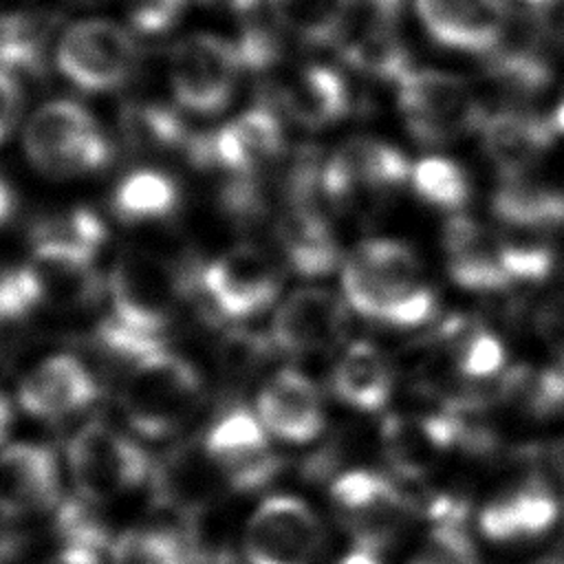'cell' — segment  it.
<instances>
[{
    "mask_svg": "<svg viewBox=\"0 0 564 564\" xmlns=\"http://www.w3.org/2000/svg\"><path fill=\"white\" fill-rule=\"evenodd\" d=\"M341 286L348 306L390 328L427 324L438 308L436 293L421 278V260L401 240L372 238L346 260Z\"/></svg>",
    "mask_w": 564,
    "mask_h": 564,
    "instance_id": "1",
    "label": "cell"
},
{
    "mask_svg": "<svg viewBox=\"0 0 564 564\" xmlns=\"http://www.w3.org/2000/svg\"><path fill=\"white\" fill-rule=\"evenodd\" d=\"M203 383L196 368L159 346L123 370L121 408L143 436L161 438L178 430L196 410Z\"/></svg>",
    "mask_w": 564,
    "mask_h": 564,
    "instance_id": "2",
    "label": "cell"
},
{
    "mask_svg": "<svg viewBox=\"0 0 564 564\" xmlns=\"http://www.w3.org/2000/svg\"><path fill=\"white\" fill-rule=\"evenodd\" d=\"M24 152L48 176H79L108 165L112 145L90 110L73 99L40 106L24 126Z\"/></svg>",
    "mask_w": 564,
    "mask_h": 564,
    "instance_id": "3",
    "label": "cell"
},
{
    "mask_svg": "<svg viewBox=\"0 0 564 564\" xmlns=\"http://www.w3.org/2000/svg\"><path fill=\"white\" fill-rule=\"evenodd\" d=\"M53 57L68 84L99 95L132 82L141 51L130 26L108 18H84L62 31Z\"/></svg>",
    "mask_w": 564,
    "mask_h": 564,
    "instance_id": "4",
    "label": "cell"
},
{
    "mask_svg": "<svg viewBox=\"0 0 564 564\" xmlns=\"http://www.w3.org/2000/svg\"><path fill=\"white\" fill-rule=\"evenodd\" d=\"M397 104L408 132L423 145L452 143L480 130L487 117L465 79L436 68H410L397 82Z\"/></svg>",
    "mask_w": 564,
    "mask_h": 564,
    "instance_id": "5",
    "label": "cell"
},
{
    "mask_svg": "<svg viewBox=\"0 0 564 564\" xmlns=\"http://www.w3.org/2000/svg\"><path fill=\"white\" fill-rule=\"evenodd\" d=\"M192 278L194 271L178 269L161 256L128 251L115 262L108 280L112 317L132 330L159 337L176 317Z\"/></svg>",
    "mask_w": 564,
    "mask_h": 564,
    "instance_id": "6",
    "label": "cell"
},
{
    "mask_svg": "<svg viewBox=\"0 0 564 564\" xmlns=\"http://www.w3.org/2000/svg\"><path fill=\"white\" fill-rule=\"evenodd\" d=\"M242 70L236 42L207 31L178 40L167 59L172 95L178 108L194 115L223 112L234 99Z\"/></svg>",
    "mask_w": 564,
    "mask_h": 564,
    "instance_id": "7",
    "label": "cell"
},
{
    "mask_svg": "<svg viewBox=\"0 0 564 564\" xmlns=\"http://www.w3.org/2000/svg\"><path fill=\"white\" fill-rule=\"evenodd\" d=\"M280 269L253 245H236L194 269L192 286L214 317L240 322L262 313L280 291Z\"/></svg>",
    "mask_w": 564,
    "mask_h": 564,
    "instance_id": "8",
    "label": "cell"
},
{
    "mask_svg": "<svg viewBox=\"0 0 564 564\" xmlns=\"http://www.w3.org/2000/svg\"><path fill=\"white\" fill-rule=\"evenodd\" d=\"M330 502L355 546L372 553L388 549L414 516L403 485L368 469L337 476L330 485Z\"/></svg>",
    "mask_w": 564,
    "mask_h": 564,
    "instance_id": "9",
    "label": "cell"
},
{
    "mask_svg": "<svg viewBox=\"0 0 564 564\" xmlns=\"http://www.w3.org/2000/svg\"><path fill=\"white\" fill-rule=\"evenodd\" d=\"M68 469L79 496L104 502L137 489L152 471L148 454L115 427L93 421L68 443Z\"/></svg>",
    "mask_w": 564,
    "mask_h": 564,
    "instance_id": "10",
    "label": "cell"
},
{
    "mask_svg": "<svg viewBox=\"0 0 564 564\" xmlns=\"http://www.w3.org/2000/svg\"><path fill=\"white\" fill-rule=\"evenodd\" d=\"M286 141L282 121L271 106L240 112L214 132L196 134L189 161L212 165L229 176H264L280 163Z\"/></svg>",
    "mask_w": 564,
    "mask_h": 564,
    "instance_id": "11",
    "label": "cell"
},
{
    "mask_svg": "<svg viewBox=\"0 0 564 564\" xmlns=\"http://www.w3.org/2000/svg\"><path fill=\"white\" fill-rule=\"evenodd\" d=\"M467 414L436 408L432 412H392L381 423V449L401 482H421L452 449L463 447Z\"/></svg>",
    "mask_w": 564,
    "mask_h": 564,
    "instance_id": "12",
    "label": "cell"
},
{
    "mask_svg": "<svg viewBox=\"0 0 564 564\" xmlns=\"http://www.w3.org/2000/svg\"><path fill=\"white\" fill-rule=\"evenodd\" d=\"M410 176L405 154L379 139L355 137L341 143L322 167V196L333 207H352L364 196H381Z\"/></svg>",
    "mask_w": 564,
    "mask_h": 564,
    "instance_id": "13",
    "label": "cell"
},
{
    "mask_svg": "<svg viewBox=\"0 0 564 564\" xmlns=\"http://www.w3.org/2000/svg\"><path fill=\"white\" fill-rule=\"evenodd\" d=\"M319 540V522L304 500L271 496L247 524L245 555L249 564H311Z\"/></svg>",
    "mask_w": 564,
    "mask_h": 564,
    "instance_id": "14",
    "label": "cell"
},
{
    "mask_svg": "<svg viewBox=\"0 0 564 564\" xmlns=\"http://www.w3.org/2000/svg\"><path fill=\"white\" fill-rule=\"evenodd\" d=\"M225 489L231 487L203 438L172 447L152 467L154 505L185 520L198 518Z\"/></svg>",
    "mask_w": 564,
    "mask_h": 564,
    "instance_id": "15",
    "label": "cell"
},
{
    "mask_svg": "<svg viewBox=\"0 0 564 564\" xmlns=\"http://www.w3.org/2000/svg\"><path fill=\"white\" fill-rule=\"evenodd\" d=\"M203 441L234 491L260 489L280 471V458L269 447L267 427L258 414L245 408L225 412Z\"/></svg>",
    "mask_w": 564,
    "mask_h": 564,
    "instance_id": "16",
    "label": "cell"
},
{
    "mask_svg": "<svg viewBox=\"0 0 564 564\" xmlns=\"http://www.w3.org/2000/svg\"><path fill=\"white\" fill-rule=\"evenodd\" d=\"M414 9L436 44L463 53L496 51L511 20L507 0H414Z\"/></svg>",
    "mask_w": 564,
    "mask_h": 564,
    "instance_id": "17",
    "label": "cell"
},
{
    "mask_svg": "<svg viewBox=\"0 0 564 564\" xmlns=\"http://www.w3.org/2000/svg\"><path fill=\"white\" fill-rule=\"evenodd\" d=\"M348 330V308L326 289H300L278 308L271 341L289 355H317L335 348Z\"/></svg>",
    "mask_w": 564,
    "mask_h": 564,
    "instance_id": "18",
    "label": "cell"
},
{
    "mask_svg": "<svg viewBox=\"0 0 564 564\" xmlns=\"http://www.w3.org/2000/svg\"><path fill=\"white\" fill-rule=\"evenodd\" d=\"M269 99L297 126L322 130L341 121L352 108L346 77L324 62H304L273 82Z\"/></svg>",
    "mask_w": 564,
    "mask_h": 564,
    "instance_id": "19",
    "label": "cell"
},
{
    "mask_svg": "<svg viewBox=\"0 0 564 564\" xmlns=\"http://www.w3.org/2000/svg\"><path fill=\"white\" fill-rule=\"evenodd\" d=\"M59 471L53 452L35 443L9 445L0 454V513L26 518L57 505Z\"/></svg>",
    "mask_w": 564,
    "mask_h": 564,
    "instance_id": "20",
    "label": "cell"
},
{
    "mask_svg": "<svg viewBox=\"0 0 564 564\" xmlns=\"http://www.w3.org/2000/svg\"><path fill=\"white\" fill-rule=\"evenodd\" d=\"M555 134L551 117L518 108L491 112L480 126L485 156L505 181L522 178L549 152Z\"/></svg>",
    "mask_w": 564,
    "mask_h": 564,
    "instance_id": "21",
    "label": "cell"
},
{
    "mask_svg": "<svg viewBox=\"0 0 564 564\" xmlns=\"http://www.w3.org/2000/svg\"><path fill=\"white\" fill-rule=\"evenodd\" d=\"M555 520L557 500L546 478L529 474L482 507L478 527L494 542H524L544 535Z\"/></svg>",
    "mask_w": 564,
    "mask_h": 564,
    "instance_id": "22",
    "label": "cell"
},
{
    "mask_svg": "<svg viewBox=\"0 0 564 564\" xmlns=\"http://www.w3.org/2000/svg\"><path fill=\"white\" fill-rule=\"evenodd\" d=\"M397 15L399 13L357 4L337 44L341 59L357 73L397 84L410 70L408 48L397 29Z\"/></svg>",
    "mask_w": 564,
    "mask_h": 564,
    "instance_id": "23",
    "label": "cell"
},
{
    "mask_svg": "<svg viewBox=\"0 0 564 564\" xmlns=\"http://www.w3.org/2000/svg\"><path fill=\"white\" fill-rule=\"evenodd\" d=\"M99 394L90 370L70 355H55L31 368L18 386L22 410L37 419H62L88 408Z\"/></svg>",
    "mask_w": 564,
    "mask_h": 564,
    "instance_id": "24",
    "label": "cell"
},
{
    "mask_svg": "<svg viewBox=\"0 0 564 564\" xmlns=\"http://www.w3.org/2000/svg\"><path fill=\"white\" fill-rule=\"evenodd\" d=\"M449 278L465 291L498 293L511 286L500 262V238L471 216L456 214L443 227Z\"/></svg>",
    "mask_w": 564,
    "mask_h": 564,
    "instance_id": "25",
    "label": "cell"
},
{
    "mask_svg": "<svg viewBox=\"0 0 564 564\" xmlns=\"http://www.w3.org/2000/svg\"><path fill=\"white\" fill-rule=\"evenodd\" d=\"M258 416L267 432L286 443H308L324 427V408L313 381L291 368L271 375L258 394Z\"/></svg>",
    "mask_w": 564,
    "mask_h": 564,
    "instance_id": "26",
    "label": "cell"
},
{
    "mask_svg": "<svg viewBox=\"0 0 564 564\" xmlns=\"http://www.w3.org/2000/svg\"><path fill=\"white\" fill-rule=\"evenodd\" d=\"M275 238L286 264L306 278L326 275L337 267L339 247L317 205H284L275 223Z\"/></svg>",
    "mask_w": 564,
    "mask_h": 564,
    "instance_id": "27",
    "label": "cell"
},
{
    "mask_svg": "<svg viewBox=\"0 0 564 564\" xmlns=\"http://www.w3.org/2000/svg\"><path fill=\"white\" fill-rule=\"evenodd\" d=\"M394 375L383 352L368 344H350L333 368L330 386L339 401L361 412H377L386 408L392 394Z\"/></svg>",
    "mask_w": 564,
    "mask_h": 564,
    "instance_id": "28",
    "label": "cell"
},
{
    "mask_svg": "<svg viewBox=\"0 0 564 564\" xmlns=\"http://www.w3.org/2000/svg\"><path fill=\"white\" fill-rule=\"evenodd\" d=\"M271 20L284 35L304 46H337L344 37L357 0H264Z\"/></svg>",
    "mask_w": 564,
    "mask_h": 564,
    "instance_id": "29",
    "label": "cell"
},
{
    "mask_svg": "<svg viewBox=\"0 0 564 564\" xmlns=\"http://www.w3.org/2000/svg\"><path fill=\"white\" fill-rule=\"evenodd\" d=\"M491 212L516 229H557L564 227V192L538 181L509 178L494 192Z\"/></svg>",
    "mask_w": 564,
    "mask_h": 564,
    "instance_id": "30",
    "label": "cell"
},
{
    "mask_svg": "<svg viewBox=\"0 0 564 564\" xmlns=\"http://www.w3.org/2000/svg\"><path fill=\"white\" fill-rule=\"evenodd\" d=\"M29 267L35 273L42 304L90 306L101 295V278L88 258L33 253Z\"/></svg>",
    "mask_w": 564,
    "mask_h": 564,
    "instance_id": "31",
    "label": "cell"
},
{
    "mask_svg": "<svg viewBox=\"0 0 564 564\" xmlns=\"http://www.w3.org/2000/svg\"><path fill=\"white\" fill-rule=\"evenodd\" d=\"M121 130L134 150L148 154H183L189 159L196 139L174 108L152 101L126 106Z\"/></svg>",
    "mask_w": 564,
    "mask_h": 564,
    "instance_id": "32",
    "label": "cell"
},
{
    "mask_svg": "<svg viewBox=\"0 0 564 564\" xmlns=\"http://www.w3.org/2000/svg\"><path fill=\"white\" fill-rule=\"evenodd\" d=\"M31 253H57L95 260L106 240V225L86 207L40 218L31 229Z\"/></svg>",
    "mask_w": 564,
    "mask_h": 564,
    "instance_id": "33",
    "label": "cell"
},
{
    "mask_svg": "<svg viewBox=\"0 0 564 564\" xmlns=\"http://www.w3.org/2000/svg\"><path fill=\"white\" fill-rule=\"evenodd\" d=\"M178 207L176 183L159 170H134L115 187L112 212L126 223H148L170 216Z\"/></svg>",
    "mask_w": 564,
    "mask_h": 564,
    "instance_id": "34",
    "label": "cell"
},
{
    "mask_svg": "<svg viewBox=\"0 0 564 564\" xmlns=\"http://www.w3.org/2000/svg\"><path fill=\"white\" fill-rule=\"evenodd\" d=\"M48 22L33 11H0V68L15 75L40 70L46 55Z\"/></svg>",
    "mask_w": 564,
    "mask_h": 564,
    "instance_id": "35",
    "label": "cell"
},
{
    "mask_svg": "<svg viewBox=\"0 0 564 564\" xmlns=\"http://www.w3.org/2000/svg\"><path fill=\"white\" fill-rule=\"evenodd\" d=\"M485 79L507 101H527L551 82L546 59L531 48H502L487 59Z\"/></svg>",
    "mask_w": 564,
    "mask_h": 564,
    "instance_id": "36",
    "label": "cell"
},
{
    "mask_svg": "<svg viewBox=\"0 0 564 564\" xmlns=\"http://www.w3.org/2000/svg\"><path fill=\"white\" fill-rule=\"evenodd\" d=\"M414 192L441 209H458L471 196V183L463 165L445 156H427L412 170Z\"/></svg>",
    "mask_w": 564,
    "mask_h": 564,
    "instance_id": "37",
    "label": "cell"
},
{
    "mask_svg": "<svg viewBox=\"0 0 564 564\" xmlns=\"http://www.w3.org/2000/svg\"><path fill=\"white\" fill-rule=\"evenodd\" d=\"M112 564H189L187 546L165 531L134 529L112 544Z\"/></svg>",
    "mask_w": 564,
    "mask_h": 564,
    "instance_id": "38",
    "label": "cell"
},
{
    "mask_svg": "<svg viewBox=\"0 0 564 564\" xmlns=\"http://www.w3.org/2000/svg\"><path fill=\"white\" fill-rule=\"evenodd\" d=\"M500 262L511 284H535L551 275L555 251L540 240L500 238Z\"/></svg>",
    "mask_w": 564,
    "mask_h": 564,
    "instance_id": "39",
    "label": "cell"
},
{
    "mask_svg": "<svg viewBox=\"0 0 564 564\" xmlns=\"http://www.w3.org/2000/svg\"><path fill=\"white\" fill-rule=\"evenodd\" d=\"M410 564H480V557L460 524H434Z\"/></svg>",
    "mask_w": 564,
    "mask_h": 564,
    "instance_id": "40",
    "label": "cell"
},
{
    "mask_svg": "<svg viewBox=\"0 0 564 564\" xmlns=\"http://www.w3.org/2000/svg\"><path fill=\"white\" fill-rule=\"evenodd\" d=\"M37 306H42V293L29 264L0 273V324L20 322Z\"/></svg>",
    "mask_w": 564,
    "mask_h": 564,
    "instance_id": "41",
    "label": "cell"
},
{
    "mask_svg": "<svg viewBox=\"0 0 564 564\" xmlns=\"http://www.w3.org/2000/svg\"><path fill=\"white\" fill-rule=\"evenodd\" d=\"M189 0H123L128 26L145 37L165 35L183 18Z\"/></svg>",
    "mask_w": 564,
    "mask_h": 564,
    "instance_id": "42",
    "label": "cell"
},
{
    "mask_svg": "<svg viewBox=\"0 0 564 564\" xmlns=\"http://www.w3.org/2000/svg\"><path fill=\"white\" fill-rule=\"evenodd\" d=\"M533 326L540 339L553 350L555 359H564V291L551 293L535 308Z\"/></svg>",
    "mask_w": 564,
    "mask_h": 564,
    "instance_id": "43",
    "label": "cell"
},
{
    "mask_svg": "<svg viewBox=\"0 0 564 564\" xmlns=\"http://www.w3.org/2000/svg\"><path fill=\"white\" fill-rule=\"evenodd\" d=\"M24 104V93L15 73L0 68V143L13 132Z\"/></svg>",
    "mask_w": 564,
    "mask_h": 564,
    "instance_id": "44",
    "label": "cell"
},
{
    "mask_svg": "<svg viewBox=\"0 0 564 564\" xmlns=\"http://www.w3.org/2000/svg\"><path fill=\"white\" fill-rule=\"evenodd\" d=\"M40 564H101V560H99V549L64 544L59 551L46 555Z\"/></svg>",
    "mask_w": 564,
    "mask_h": 564,
    "instance_id": "45",
    "label": "cell"
},
{
    "mask_svg": "<svg viewBox=\"0 0 564 564\" xmlns=\"http://www.w3.org/2000/svg\"><path fill=\"white\" fill-rule=\"evenodd\" d=\"M200 7L214 9V11H225L234 15H253V11L264 2V0H194Z\"/></svg>",
    "mask_w": 564,
    "mask_h": 564,
    "instance_id": "46",
    "label": "cell"
},
{
    "mask_svg": "<svg viewBox=\"0 0 564 564\" xmlns=\"http://www.w3.org/2000/svg\"><path fill=\"white\" fill-rule=\"evenodd\" d=\"M15 207H18L15 189H13V185L0 174V227L13 218Z\"/></svg>",
    "mask_w": 564,
    "mask_h": 564,
    "instance_id": "47",
    "label": "cell"
},
{
    "mask_svg": "<svg viewBox=\"0 0 564 564\" xmlns=\"http://www.w3.org/2000/svg\"><path fill=\"white\" fill-rule=\"evenodd\" d=\"M337 564H381V557L379 553H372V551H366V549H359L355 546L350 553H346Z\"/></svg>",
    "mask_w": 564,
    "mask_h": 564,
    "instance_id": "48",
    "label": "cell"
},
{
    "mask_svg": "<svg viewBox=\"0 0 564 564\" xmlns=\"http://www.w3.org/2000/svg\"><path fill=\"white\" fill-rule=\"evenodd\" d=\"M9 427H11V405H9L7 397L0 392V443L4 441Z\"/></svg>",
    "mask_w": 564,
    "mask_h": 564,
    "instance_id": "49",
    "label": "cell"
},
{
    "mask_svg": "<svg viewBox=\"0 0 564 564\" xmlns=\"http://www.w3.org/2000/svg\"><path fill=\"white\" fill-rule=\"evenodd\" d=\"M549 117H551V123H553L555 132H557V134H564V93H562V97H560L555 110H553Z\"/></svg>",
    "mask_w": 564,
    "mask_h": 564,
    "instance_id": "50",
    "label": "cell"
},
{
    "mask_svg": "<svg viewBox=\"0 0 564 564\" xmlns=\"http://www.w3.org/2000/svg\"><path fill=\"white\" fill-rule=\"evenodd\" d=\"M538 564H564V555L562 553H555L551 557H542Z\"/></svg>",
    "mask_w": 564,
    "mask_h": 564,
    "instance_id": "51",
    "label": "cell"
},
{
    "mask_svg": "<svg viewBox=\"0 0 564 564\" xmlns=\"http://www.w3.org/2000/svg\"><path fill=\"white\" fill-rule=\"evenodd\" d=\"M86 2H88V0H86Z\"/></svg>",
    "mask_w": 564,
    "mask_h": 564,
    "instance_id": "52",
    "label": "cell"
}]
</instances>
